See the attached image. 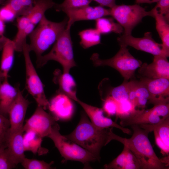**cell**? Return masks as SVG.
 Returning <instances> with one entry per match:
<instances>
[{
	"mask_svg": "<svg viewBox=\"0 0 169 169\" xmlns=\"http://www.w3.org/2000/svg\"><path fill=\"white\" fill-rule=\"evenodd\" d=\"M95 21V28L101 34L111 32L120 34L123 32V27L119 23L115 22L112 18L103 17Z\"/></svg>",
	"mask_w": 169,
	"mask_h": 169,
	"instance_id": "26",
	"label": "cell"
},
{
	"mask_svg": "<svg viewBox=\"0 0 169 169\" xmlns=\"http://www.w3.org/2000/svg\"><path fill=\"white\" fill-rule=\"evenodd\" d=\"M54 163L53 161L48 163L43 160L25 157L21 163L26 169H51L54 168L51 167Z\"/></svg>",
	"mask_w": 169,
	"mask_h": 169,
	"instance_id": "33",
	"label": "cell"
},
{
	"mask_svg": "<svg viewBox=\"0 0 169 169\" xmlns=\"http://www.w3.org/2000/svg\"><path fill=\"white\" fill-rule=\"evenodd\" d=\"M139 73L142 77L169 79V62L167 57L162 55L154 56L152 63L142 64L140 67Z\"/></svg>",
	"mask_w": 169,
	"mask_h": 169,
	"instance_id": "16",
	"label": "cell"
},
{
	"mask_svg": "<svg viewBox=\"0 0 169 169\" xmlns=\"http://www.w3.org/2000/svg\"><path fill=\"white\" fill-rule=\"evenodd\" d=\"M151 109L137 110L133 113L120 119V125L124 127L133 125H156L169 117V103L154 105Z\"/></svg>",
	"mask_w": 169,
	"mask_h": 169,
	"instance_id": "9",
	"label": "cell"
},
{
	"mask_svg": "<svg viewBox=\"0 0 169 169\" xmlns=\"http://www.w3.org/2000/svg\"><path fill=\"white\" fill-rule=\"evenodd\" d=\"M71 100L65 95L58 93L49 102L48 108L59 119L69 120L72 117L74 110Z\"/></svg>",
	"mask_w": 169,
	"mask_h": 169,
	"instance_id": "18",
	"label": "cell"
},
{
	"mask_svg": "<svg viewBox=\"0 0 169 169\" xmlns=\"http://www.w3.org/2000/svg\"><path fill=\"white\" fill-rule=\"evenodd\" d=\"M105 169H141L136 157L126 146L121 153L111 162L104 166Z\"/></svg>",
	"mask_w": 169,
	"mask_h": 169,
	"instance_id": "20",
	"label": "cell"
},
{
	"mask_svg": "<svg viewBox=\"0 0 169 169\" xmlns=\"http://www.w3.org/2000/svg\"><path fill=\"white\" fill-rule=\"evenodd\" d=\"M70 28L66 26L54 43L50 51L37 59L38 67L43 66L51 60L60 64L63 68V72L69 73L71 68L76 66L74 59Z\"/></svg>",
	"mask_w": 169,
	"mask_h": 169,
	"instance_id": "5",
	"label": "cell"
},
{
	"mask_svg": "<svg viewBox=\"0 0 169 169\" xmlns=\"http://www.w3.org/2000/svg\"><path fill=\"white\" fill-rule=\"evenodd\" d=\"M117 106L116 120L127 117L134 113L137 110L135 105L129 100L117 102Z\"/></svg>",
	"mask_w": 169,
	"mask_h": 169,
	"instance_id": "31",
	"label": "cell"
},
{
	"mask_svg": "<svg viewBox=\"0 0 169 169\" xmlns=\"http://www.w3.org/2000/svg\"><path fill=\"white\" fill-rule=\"evenodd\" d=\"M9 119L0 114V147H6V141L10 130Z\"/></svg>",
	"mask_w": 169,
	"mask_h": 169,
	"instance_id": "36",
	"label": "cell"
},
{
	"mask_svg": "<svg viewBox=\"0 0 169 169\" xmlns=\"http://www.w3.org/2000/svg\"><path fill=\"white\" fill-rule=\"evenodd\" d=\"M23 132V128L13 131L9 130L6 139V148L12 160L16 165L21 163L25 157Z\"/></svg>",
	"mask_w": 169,
	"mask_h": 169,
	"instance_id": "17",
	"label": "cell"
},
{
	"mask_svg": "<svg viewBox=\"0 0 169 169\" xmlns=\"http://www.w3.org/2000/svg\"><path fill=\"white\" fill-rule=\"evenodd\" d=\"M120 45L130 46L136 49L151 54L154 56L162 55L167 58L163 50L162 44L156 42L150 32L145 33L143 37L136 38L123 34L117 38Z\"/></svg>",
	"mask_w": 169,
	"mask_h": 169,
	"instance_id": "11",
	"label": "cell"
},
{
	"mask_svg": "<svg viewBox=\"0 0 169 169\" xmlns=\"http://www.w3.org/2000/svg\"><path fill=\"white\" fill-rule=\"evenodd\" d=\"M61 11L64 13L68 18L67 27L71 28L76 22L96 20L101 17L110 15V9H107L100 5L91 6L89 5L81 7L67 8Z\"/></svg>",
	"mask_w": 169,
	"mask_h": 169,
	"instance_id": "12",
	"label": "cell"
},
{
	"mask_svg": "<svg viewBox=\"0 0 169 169\" xmlns=\"http://www.w3.org/2000/svg\"><path fill=\"white\" fill-rule=\"evenodd\" d=\"M4 23L0 19V40L4 36L3 34L4 31Z\"/></svg>",
	"mask_w": 169,
	"mask_h": 169,
	"instance_id": "42",
	"label": "cell"
},
{
	"mask_svg": "<svg viewBox=\"0 0 169 169\" xmlns=\"http://www.w3.org/2000/svg\"><path fill=\"white\" fill-rule=\"evenodd\" d=\"M140 81L145 85L150 94V99L148 103L155 105L169 102V79L142 77Z\"/></svg>",
	"mask_w": 169,
	"mask_h": 169,
	"instance_id": "13",
	"label": "cell"
},
{
	"mask_svg": "<svg viewBox=\"0 0 169 169\" xmlns=\"http://www.w3.org/2000/svg\"><path fill=\"white\" fill-rule=\"evenodd\" d=\"M60 127L57 123L52 127L48 136L53 141L55 146L64 158L68 160L79 161L84 168H90L91 162L100 160L93 154L73 141L62 135L59 132Z\"/></svg>",
	"mask_w": 169,
	"mask_h": 169,
	"instance_id": "4",
	"label": "cell"
},
{
	"mask_svg": "<svg viewBox=\"0 0 169 169\" xmlns=\"http://www.w3.org/2000/svg\"><path fill=\"white\" fill-rule=\"evenodd\" d=\"M68 20V18H65L62 21L55 22L48 20L45 15L43 17L28 35L30 50L35 52L37 59L55 42L66 28Z\"/></svg>",
	"mask_w": 169,
	"mask_h": 169,
	"instance_id": "3",
	"label": "cell"
},
{
	"mask_svg": "<svg viewBox=\"0 0 169 169\" xmlns=\"http://www.w3.org/2000/svg\"><path fill=\"white\" fill-rule=\"evenodd\" d=\"M5 78L0 74V86Z\"/></svg>",
	"mask_w": 169,
	"mask_h": 169,
	"instance_id": "44",
	"label": "cell"
},
{
	"mask_svg": "<svg viewBox=\"0 0 169 169\" xmlns=\"http://www.w3.org/2000/svg\"><path fill=\"white\" fill-rule=\"evenodd\" d=\"M16 26L18 31L13 41L15 51H23V44L26 42V37L34 29L35 25L32 23L27 16L18 17Z\"/></svg>",
	"mask_w": 169,
	"mask_h": 169,
	"instance_id": "21",
	"label": "cell"
},
{
	"mask_svg": "<svg viewBox=\"0 0 169 169\" xmlns=\"http://www.w3.org/2000/svg\"><path fill=\"white\" fill-rule=\"evenodd\" d=\"M156 5L151 11L153 17L155 15L160 16L163 18L167 22L169 20V0H160Z\"/></svg>",
	"mask_w": 169,
	"mask_h": 169,
	"instance_id": "34",
	"label": "cell"
},
{
	"mask_svg": "<svg viewBox=\"0 0 169 169\" xmlns=\"http://www.w3.org/2000/svg\"><path fill=\"white\" fill-rule=\"evenodd\" d=\"M33 0H6L3 4L11 9L17 18L28 15L33 7Z\"/></svg>",
	"mask_w": 169,
	"mask_h": 169,
	"instance_id": "28",
	"label": "cell"
},
{
	"mask_svg": "<svg viewBox=\"0 0 169 169\" xmlns=\"http://www.w3.org/2000/svg\"><path fill=\"white\" fill-rule=\"evenodd\" d=\"M22 52L25 62L26 88L36 101L38 106L46 110L49 108V102L45 96L43 84L31 59L30 51L26 42L23 44Z\"/></svg>",
	"mask_w": 169,
	"mask_h": 169,
	"instance_id": "8",
	"label": "cell"
},
{
	"mask_svg": "<svg viewBox=\"0 0 169 169\" xmlns=\"http://www.w3.org/2000/svg\"><path fill=\"white\" fill-rule=\"evenodd\" d=\"M29 104L30 102L23 97L19 89L17 96L8 112L10 131H17L23 128L25 116Z\"/></svg>",
	"mask_w": 169,
	"mask_h": 169,
	"instance_id": "15",
	"label": "cell"
},
{
	"mask_svg": "<svg viewBox=\"0 0 169 169\" xmlns=\"http://www.w3.org/2000/svg\"><path fill=\"white\" fill-rule=\"evenodd\" d=\"M7 38L4 36L2 39L0 40V51L2 50Z\"/></svg>",
	"mask_w": 169,
	"mask_h": 169,
	"instance_id": "43",
	"label": "cell"
},
{
	"mask_svg": "<svg viewBox=\"0 0 169 169\" xmlns=\"http://www.w3.org/2000/svg\"><path fill=\"white\" fill-rule=\"evenodd\" d=\"M160 0H135L136 4H139L141 3H154L157 2Z\"/></svg>",
	"mask_w": 169,
	"mask_h": 169,
	"instance_id": "41",
	"label": "cell"
},
{
	"mask_svg": "<svg viewBox=\"0 0 169 169\" xmlns=\"http://www.w3.org/2000/svg\"><path fill=\"white\" fill-rule=\"evenodd\" d=\"M110 9V15L123 28L124 34L131 35L134 28L147 16L153 17L150 11H147L138 4L115 5Z\"/></svg>",
	"mask_w": 169,
	"mask_h": 169,
	"instance_id": "7",
	"label": "cell"
},
{
	"mask_svg": "<svg viewBox=\"0 0 169 169\" xmlns=\"http://www.w3.org/2000/svg\"><path fill=\"white\" fill-rule=\"evenodd\" d=\"M44 110L42 107L38 106L33 114L24 125V131L33 132L42 138L48 137L52 127L59 119Z\"/></svg>",
	"mask_w": 169,
	"mask_h": 169,
	"instance_id": "10",
	"label": "cell"
},
{
	"mask_svg": "<svg viewBox=\"0 0 169 169\" xmlns=\"http://www.w3.org/2000/svg\"><path fill=\"white\" fill-rule=\"evenodd\" d=\"M55 4L53 0H33V7L27 16L31 22L36 25L45 15L46 11L54 8Z\"/></svg>",
	"mask_w": 169,
	"mask_h": 169,
	"instance_id": "24",
	"label": "cell"
},
{
	"mask_svg": "<svg viewBox=\"0 0 169 169\" xmlns=\"http://www.w3.org/2000/svg\"><path fill=\"white\" fill-rule=\"evenodd\" d=\"M53 81L59 86L57 93L63 94L72 100L76 102L78 101L76 84L73 77L69 73L63 72L62 73L59 70L56 69L54 73Z\"/></svg>",
	"mask_w": 169,
	"mask_h": 169,
	"instance_id": "19",
	"label": "cell"
},
{
	"mask_svg": "<svg viewBox=\"0 0 169 169\" xmlns=\"http://www.w3.org/2000/svg\"><path fill=\"white\" fill-rule=\"evenodd\" d=\"M93 0H64L61 3H55L54 8L57 12L65 8H75L89 5Z\"/></svg>",
	"mask_w": 169,
	"mask_h": 169,
	"instance_id": "35",
	"label": "cell"
},
{
	"mask_svg": "<svg viewBox=\"0 0 169 169\" xmlns=\"http://www.w3.org/2000/svg\"><path fill=\"white\" fill-rule=\"evenodd\" d=\"M0 74L4 78H8V73L13 64L14 52L15 51L12 40L7 38L2 49Z\"/></svg>",
	"mask_w": 169,
	"mask_h": 169,
	"instance_id": "23",
	"label": "cell"
},
{
	"mask_svg": "<svg viewBox=\"0 0 169 169\" xmlns=\"http://www.w3.org/2000/svg\"><path fill=\"white\" fill-rule=\"evenodd\" d=\"M104 101L102 109L103 111L109 116L115 115L117 109V102L110 95L108 96Z\"/></svg>",
	"mask_w": 169,
	"mask_h": 169,
	"instance_id": "38",
	"label": "cell"
},
{
	"mask_svg": "<svg viewBox=\"0 0 169 169\" xmlns=\"http://www.w3.org/2000/svg\"><path fill=\"white\" fill-rule=\"evenodd\" d=\"M5 1L6 0H0V6L3 4Z\"/></svg>",
	"mask_w": 169,
	"mask_h": 169,
	"instance_id": "45",
	"label": "cell"
},
{
	"mask_svg": "<svg viewBox=\"0 0 169 169\" xmlns=\"http://www.w3.org/2000/svg\"><path fill=\"white\" fill-rule=\"evenodd\" d=\"M98 3L102 7H109L110 8L114 6L115 4V0H93Z\"/></svg>",
	"mask_w": 169,
	"mask_h": 169,
	"instance_id": "40",
	"label": "cell"
},
{
	"mask_svg": "<svg viewBox=\"0 0 169 169\" xmlns=\"http://www.w3.org/2000/svg\"><path fill=\"white\" fill-rule=\"evenodd\" d=\"M19 88L15 87L5 78L0 86V114L5 116L15 100Z\"/></svg>",
	"mask_w": 169,
	"mask_h": 169,
	"instance_id": "22",
	"label": "cell"
},
{
	"mask_svg": "<svg viewBox=\"0 0 169 169\" xmlns=\"http://www.w3.org/2000/svg\"><path fill=\"white\" fill-rule=\"evenodd\" d=\"M23 144L25 151H32L33 153H37L38 149L48 152V150L41 147L42 138L32 132H26L23 135Z\"/></svg>",
	"mask_w": 169,
	"mask_h": 169,
	"instance_id": "29",
	"label": "cell"
},
{
	"mask_svg": "<svg viewBox=\"0 0 169 169\" xmlns=\"http://www.w3.org/2000/svg\"><path fill=\"white\" fill-rule=\"evenodd\" d=\"M84 110L91 122L96 127L100 129L115 127L121 130L123 133L131 135L130 130L117 124L112 119L105 117L102 109L89 105L79 99L77 101Z\"/></svg>",
	"mask_w": 169,
	"mask_h": 169,
	"instance_id": "14",
	"label": "cell"
},
{
	"mask_svg": "<svg viewBox=\"0 0 169 169\" xmlns=\"http://www.w3.org/2000/svg\"><path fill=\"white\" fill-rule=\"evenodd\" d=\"M113 128H99L89 120L85 113H81L79 121L74 130L64 136L96 156L100 160L102 148L111 141Z\"/></svg>",
	"mask_w": 169,
	"mask_h": 169,
	"instance_id": "2",
	"label": "cell"
},
{
	"mask_svg": "<svg viewBox=\"0 0 169 169\" xmlns=\"http://www.w3.org/2000/svg\"><path fill=\"white\" fill-rule=\"evenodd\" d=\"M156 28L162 41L163 50L168 57L169 56V25L163 18L155 15Z\"/></svg>",
	"mask_w": 169,
	"mask_h": 169,
	"instance_id": "25",
	"label": "cell"
},
{
	"mask_svg": "<svg viewBox=\"0 0 169 169\" xmlns=\"http://www.w3.org/2000/svg\"><path fill=\"white\" fill-rule=\"evenodd\" d=\"M133 132L129 138H124L113 133L111 134V141L120 142L128 147L138 160L141 169H168L156 154L148 138L150 132L139 125L130 126Z\"/></svg>",
	"mask_w": 169,
	"mask_h": 169,
	"instance_id": "1",
	"label": "cell"
},
{
	"mask_svg": "<svg viewBox=\"0 0 169 169\" xmlns=\"http://www.w3.org/2000/svg\"><path fill=\"white\" fill-rule=\"evenodd\" d=\"M120 49L112 57L101 59L97 53L93 54L90 59L96 67L107 66L118 71L124 78L128 81L133 77L136 70L142 64L141 61L136 59L129 52L127 46L120 45Z\"/></svg>",
	"mask_w": 169,
	"mask_h": 169,
	"instance_id": "6",
	"label": "cell"
},
{
	"mask_svg": "<svg viewBox=\"0 0 169 169\" xmlns=\"http://www.w3.org/2000/svg\"><path fill=\"white\" fill-rule=\"evenodd\" d=\"M17 18L15 13L6 5L3 4L0 7V19L4 23L12 21Z\"/></svg>",
	"mask_w": 169,
	"mask_h": 169,
	"instance_id": "39",
	"label": "cell"
},
{
	"mask_svg": "<svg viewBox=\"0 0 169 169\" xmlns=\"http://www.w3.org/2000/svg\"><path fill=\"white\" fill-rule=\"evenodd\" d=\"M135 106L145 109L150 99V94L145 85L140 80H136Z\"/></svg>",
	"mask_w": 169,
	"mask_h": 169,
	"instance_id": "30",
	"label": "cell"
},
{
	"mask_svg": "<svg viewBox=\"0 0 169 169\" xmlns=\"http://www.w3.org/2000/svg\"><path fill=\"white\" fill-rule=\"evenodd\" d=\"M16 165L12 160L6 147H0V169H10Z\"/></svg>",
	"mask_w": 169,
	"mask_h": 169,
	"instance_id": "37",
	"label": "cell"
},
{
	"mask_svg": "<svg viewBox=\"0 0 169 169\" xmlns=\"http://www.w3.org/2000/svg\"><path fill=\"white\" fill-rule=\"evenodd\" d=\"M129 81L124 80L120 85L113 88L110 92V95L116 101L129 100Z\"/></svg>",
	"mask_w": 169,
	"mask_h": 169,
	"instance_id": "32",
	"label": "cell"
},
{
	"mask_svg": "<svg viewBox=\"0 0 169 169\" xmlns=\"http://www.w3.org/2000/svg\"><path fill=\"white\" fill-rule=\"evenodd\" d=\"M101 34L96 28H90L80 31L78 35L80 39V44L84 49L100 43Z\"/></svg>",
	"mask_w": 169,
	"mask_h": 169,
	"instance_id": "27",
	"label": "cell"
}]
</instances>
